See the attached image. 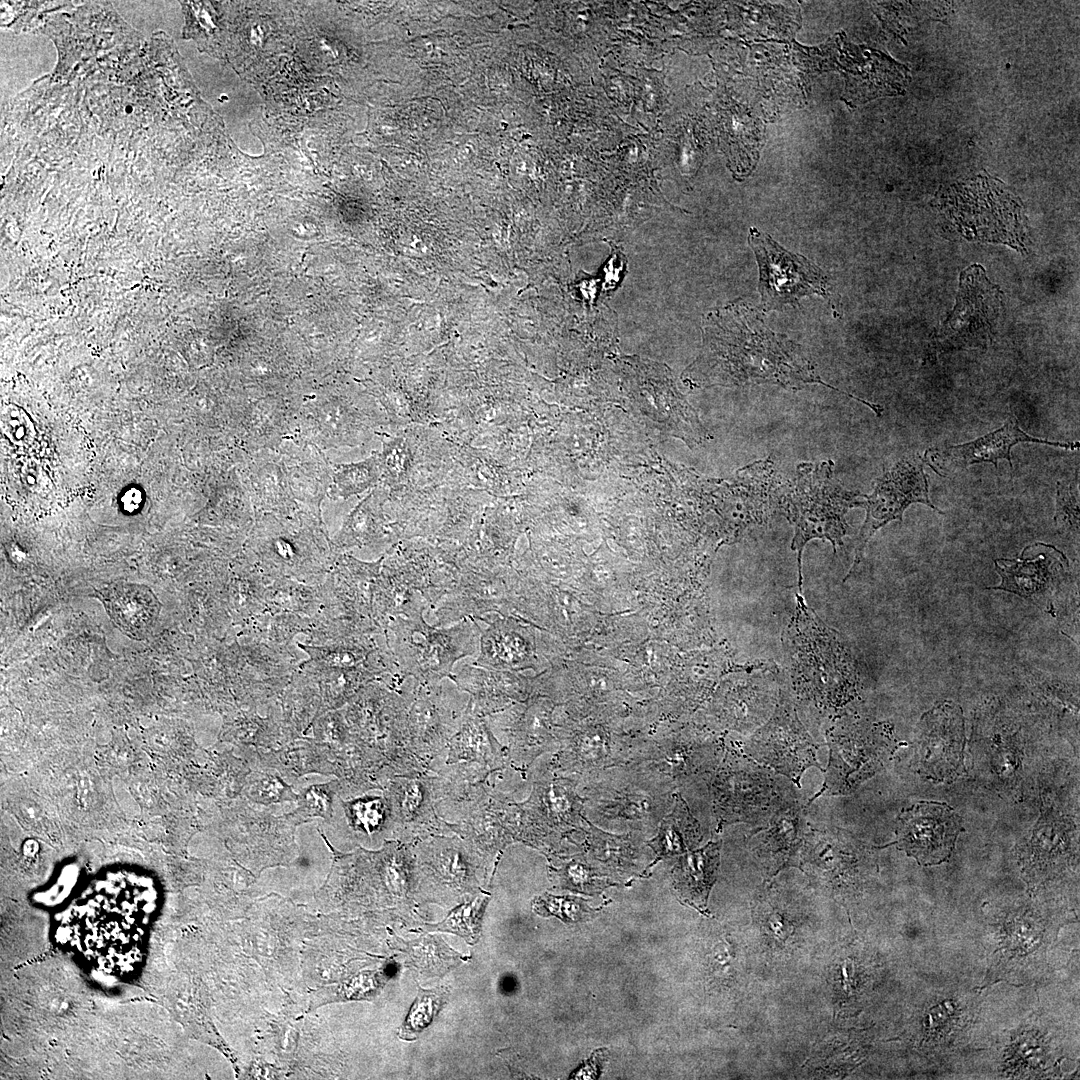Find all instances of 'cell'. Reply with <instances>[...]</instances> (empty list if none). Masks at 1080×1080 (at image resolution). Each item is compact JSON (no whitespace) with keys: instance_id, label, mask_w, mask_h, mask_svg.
I'll return each instance as SVG.
<instances>
[{"instance_id":"obj_2","label":"cell","mask_w":1080,"mask_h":1080,"mask_svg":"<svg viewBox=\"0 0 1080 1080\" xmlns=\"http://www.w3.org/2000/svg\"><path fill=\"white\" fill-rule=\"evenodd\" d=\"M783 644L793 690L801 700L836 713L856 696L857 676L844 642L800 596Z\"/></svg>"},{"instance_id":"obj_8","label":"cell","mask_w":1080,"mask_h":1080,"mask_svg":"<svg viewBox=\"0 0 1080 1080\" xmlns=\"http://www.w3.org/2000/svg\"><path fill=\"white\" fill-rule=\"evenodd\" d=\"M745 753L762 766L785 776L797 787L808 768L814 766L822 770L816 758V745L798 718L786 690L780 691L769 720L747 741Z\"/></svg>"},{"instance_id":"obj_18","label":"cell","mask_w":1080,"mask_h":1080,"mask_svg":"<svg viewBox=\"0 0 1080 1080\" xmlns=\"http://www.w3.org/2000/svg\"><path fill=\"white\" fill-rule=\"evenodd\" d=\"M489 769L471 762L446 764L431 772L432 791L438 815L448 822L459 821L492 789Z\"/></svg>"},{"instance_id":"obj_9","label":"cell","mask_w":1080,"mask_h":1080,"mask_svg":"<svg viewBox=\"0 0 1080 1080\" xmlns=\"http://www.w3.org/2000/svg\"><path fill=\"white\" fill-rule=\"evenodd\" d=\"M866 517L859 532L852 568L845 580L860 564L864 549L874 533L893 520L902 521L904 511L913 503H922L936 512L929 498L928 479L920 456L904 457L885 469L875 481L870 495H865Z\"/></svg>"},{"instance_id":"obj_29","label":"cell","mask_w":1080,"mask_h":1080,"mask_svg":"<svg viewBox=\"0 0 1080 1080\" xmlns=\"http://www.w3.org/2000/svg\"><path fill=\"white\" fill-rule=\"evenodd\" d=\"M2 423L5 433L15 442L26 440L31 433L30 422L24 413H3Z\"/></svg>"},{"instance_id":"obj_15","label":"cell","mask_w":1080,"mask_h":1080,"mask_svg":"<svg viewBox=\"0 0 1080 1080\" xmlns=\"http://www.w3.org/2000/svg\"><path fill=\"white\" fill-rule=\"evenodd\" d=\"M448 825L453 834L482 857H496L510 843L518 841L519 806L510 797L491 789L459 821Z\"/></svg>"},{"instance_id":"obj_13","label":"cell","mask_w":1080,"mask_h":1080,"mask_svg":"<svg viewBox=\"0 0 1080 1080\" xmlns=\"http://www.w3.org/2000/svg\"><path fill=\"white\" fill-rule=\"evenodd\" d=\"M465 709L451 706L437 684H420L414 689L406 719L408 743L427 768L433 770L432 762L447 749Z\"/></svg>"},{"instance_id":"obj_25","label":"cell","mask_w":1080,"mask_h":1080,"mask_svg":"<svg viewBox=\"0 0 1080 1080\" xmlns=\"http://www.w3.org/2000/svg\"><path fill=\"white\" fill-rule=\"evenodd\" d=\"M348 817L356 830L364 834H374L391 829L393 821L386 797H363L346 804Z\"/></svg>"},{"instance_id":"obj_14","label":"cell","mask_w":1080,"mask_h":1080,"mask_svg":"<svg viewBox=\"0 0 1080 1080\" xmlns=\"http://www.w3.org/2000/svg\"><path fill=\"white\" fill-rule=\"evenodd\" d=\"M431 772L392 777L385 797L397 840L412 844L434 835L453 834L448 822L436 811Z\"/></svg>"},{"instance_id":"obj_28","label":"cell","mask_w":1080,"mask_h":1080,"mask_svg":"<svg viewBox=\"0 0 1080 1080\" xmlns=\"http://www.w3.org/2000/svg\"><path fill=\"white\" fill-rule=\"evenodd\" d=\"M1054 520L1059 528L1078 534L1079 496L1078 489L1073 483H1057Z\"/></svg>"},{"instance_id":"obj_17","label":"cell","mask_w":1080,"mask_h":1080,"mask_svg":"<svg viewBox=\"0 0 1080 1080\" xmlns=\"http://www.w3.org/2000/svg\"><path fill=\"white\" fill-rule=\"evenodd\" d=\"M805 807L789 801L752 834V851L768 872L776 874L787 866H798L800 851L810 827Z\"/></svg>"},{"instance_id":"obj_20","label":"cell","mask_w":1080,"mask_h":1080,"mask_svg":"<svg viewBox=\"0 0 1080 1080\" xmlns=\"http://www.w3.org/2000/svg\"><path fill=\"white\" fill-rule=\"evenodd\" d=\"M1039 553L1018 559H997L995 568L1002 578L1000 585L989 589L1005 590L1023 598L1043 591L1068 566L1065 556L1054 546L1039 543Z\"/></svg>"},{"instance_id":"obj_5","label":"cell","mask_w":1080,"mask_h":1080,"mask_svg":"<svg viewBox=\"0 0 1080 1080\" xmlns=\"http://www.w3.org/2000/svg\"><path fill=\"white\" fill-rule=\"evenodd\" d=\"M713 786L719 825L765 824L789 802L774 771L740 752L729 753Z\"/></svg>"},{"instance_id":"obj_19","label":"cell","mask_w":1080,"mask_h":1080,"mask_svg":"<svg viewBox=\"0 0 1080 1080\" xmlns=\"http://www.w3.org/2000/svg\"><path fill=\"white\" fill-rule=\"evenodd\" d=\"M446 750V764L477 763L492 773L509 765L507 747L497 740L485 717L473 712L469 701Z\"/></svg>"},{"instance_id":"obj_26","label":"cell","mask_w":1080,"mask_h":1080,"mask_svg":"<svg viewBox=\"0 0 1080 1080\" xmlns=\"http://www.w3.org/2000/svg\"><path fill=\"white\" fill-rule=\"evenodd\" d=\"M445 1002L446 994L443 991L420 988L399 1036L405 1040L415 1039L432 1022Z\"/></svg>"},{"instance_id":"obj_6","label":"cell","mask_w":1080,"mask_h":1080,"mask_svg":"<svg viewBox=\"0 0 1080 1080\" xmlns=\"http://www.w3.org/2000/svg\"><path fill=\"white\" fill-rule=\"evenodd\" d=\"M1001 309L999 287L987 278L981 265H970L960 274L955 306L934 335V349L948 352L986 347Z\"/></svg>"},{"instance_id":"obj_4","label":"cell","mask_w":1080,"mask_h":1080,"mask_svg":"<svg viewBox=\"0 0 1080 1080\" xmlns=\"http://www.w3.org/2000/svg\"><path fill=\"white\" fill-rule=\"evenodd\" d=\"M938 201L968 240L1003 243L1017 250H1024L1029 241L1021 201L989 176L950 185Z\"/></svg>"},{"instance_id":"obj_12","label":"cell","mask_w":1080,"mask_h":1080,"mask_svg":"<svg viewBox=\"0 0 1080 1080\" xmlns=\"http://www.w3.org/2000/svg\"><path fill=\"white\" fill-rule=\"evenodd\" d=\"M960 818L946 803L919 802L899 817L895 844L922 865L940 864L951 855Z\"/></svg>"},{"instance_id":"obj_3","label":"cell","mask_w":1080,"mask_h":1080,"mask_svg":"<svg viewBox=\"0 0 1080 1080\" xmlns=\"http://www.w3.org/2000/svg\"><path fill=\"white\" fill-rule=\"evenodd\" d=\"M779 508L794 528L791 543L797 552L798 586L802 589V554L813 539L829 541L834 551L847 532L845 514L864 507V495L849 491L833 478V462L800 463L794 482L781 491Z\"/></svg>"},{"instance_id":"obj_10","label":"cell","mask_w":1080,"mask_h":1080,"mask_svg":"<svg viewBox=\"0 0 1080 1080\" xmlns=\"http://www.w3.org/2000/svg\"><path fill=\"white\" fill-rule=\"evenodd\" d=\"M880 730L879 727L850 721L847 717L834 720L825 733L829 762L824 782L807 806L822 795L849 794L873 773L885 749Z\"/></svg>"},{"instance_id":"obj_27","label":"cell","mask_w":1080,"mask_h":1080,"mask_svg":"<svg viewBox=\"0 0 1080 1080\" xmlns=\"http://www.w3.org/2000/svg\"><path fill=\"white\" fill-rule=\"evenodd\" d=\"M412 948L414 965L430 974L445 973L461 959V955L433 936L414 943Z\"/></svg>"},{"instance_id":"obj_23","label":"cell","mask_w":1080,"mask_h":1080,"mask_svg":"<svg viewBox=\"0 0 1080 1080\" xmlns=\"http://www.w3.org/2000/svg\"><path fill=\"white\" fill-rule=\"evenodd\" d=\"M702 839L700 825L686 802L677 796L672 812L663 820L657 836L649 842L659 857L693 849Z\"/></svg>"},{"instance_id":"obj_11","label":"cell","mask_w":1080,"mask_h":1080,"mask_svg":"<svg viewBox=\"0 0 1080 1080\" xmlns=\"http://www.w3.org/2000/svg\"><path fill=\"white\" fill-rule=\"evenodd\" d=\"M416 873L439 897L459 896L478 888L477 872L485 860L455 834H440L412 843Z\"/></svg>"},{"instance_id":"obj_24","label":"cell","mask_w":1080,"mask_h":1080,"mask_svg":"<svg viewBox=\"0 0 1080 1080\" xmlns=\"http://www.w3.org/2000/svg\"><path fill=\"white\" fill-rule=\"evenodd\" d=\"M489 901L490 895L481 891L471 901L459 905L446 919L430 928L456 933L468 943L474 944L480 936L481 921Z\"/></svg>"},{"instance_id":"obj_7","label":"cell","mask_w":1080,"mask_h":1080,"mask_svg":"<svg viewBox=\"0 0 1080 1080\" xmlns=\"http://www.w3.org/2000/svg\"><path fill=\"white\" fill-rule=\"evenodd\" d=\"M748 243L758 264L763 310L795 307L802 297L812 294L829 297L828 277L813 262L787 251L755 227L750 229Z\"/></svg>"},{"instance_id":"obj_21","label":"cell","mask_w":1080,"mask_h":1080,"mask_svg":"<svg viewBox=\"0 0 1080 1080\" xmlns=\"http://www.w3.org/2000/svg\"><path fill=\"white\" fill-rule=\"evenodd\" d=\"M115 625L133 638H144L156 624L160 606L153 592L134 583H116L102 592Z\"/></svg>"},{"instance_id":"obj_22","label":"cell","mask_w":1080,"mask_h":1080,"mask_svg":"<svg viewBox=\"0 0 1080 1080\" xmlns=\"http://www.w3.org/2000/svg\"><path fill=\"white\" fill-rule=\"evenodd\" d=\"M721 843L710 841L704 847L680 857L673 869V881L680 898L698 909L705 908L716 880Z\"/></svg>"},{"instance_id":"obj_16","label":"cell","mask_w":1080,"mask_h":1080,"mask_svg":"<svg viewBox=\"0 0 1080 1080\" xmlns=\"http://www.w3.org/2000/svg\"><path fill=\"white\" fill-rule=\"evenodd\" d=\"M1022 442L1041 443L1066 449H1075L1078 446V443L1074 442H1052L1030 436L1020 428L1018 420L1011 415L1005 424L995 431L963 444L929 448L925 451L924 457L928 464L941 475L943 472L963 470L976 463H992L997 468V462L1001 459H1006L1012 469V447Z\"/></svg>"},{"instance_id":"obj_1","label":"cell","mask_w":1080,"mask_h":1080,"mask_svg":"<svg viewBox=\"0 0 1080 1080\" xmlns=\"http://www.w3.org/2000/svg\"><path fill=\"white\" fill-rule=\"evenodd\" d=\"M712 317L707 349L699 361L706 381L728 385L775 384L799 390L820 384L870 405L863 399L825 383L800 345L767 328L755 308L737 303Z\"/></svg>"}]
</instances>
